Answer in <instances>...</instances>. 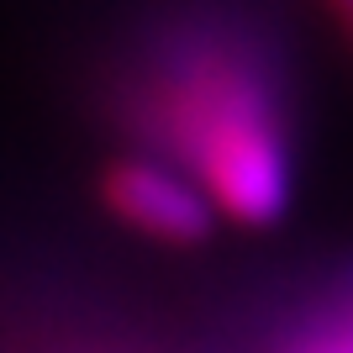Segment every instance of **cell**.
Segmentation results:
<instances>
[{"instance_id":"obj_1","label":"cell","mask_w":353,"mask_h":353,"mask_svg":"<svg viewBox=\"0 0 353 353\" xmlns=\"http://www.w3.org/2000/svg\"><path fill=\"white\" fill-rule=\"evenodd\" d=\"M148 121L216 216L274 227L290 206V117L269 43L243 21L169 27L148 74Z\"/></svg>"},{"instance_id":"obj_3","label":"cell","mask_w":353,"mask_h":353,"mask_svg":"<svg viewBox=\"0 0 353 353\" xmlns=\"http://www.w3.org/2000/svg\"><path fill=\"white\" fill-rule=\"evenodd\" d=\"M295 353H353V316L338 322V327H327V332H316L306 348H295Z\"/></svg>"},{"instance_id":"obj_2","label":"cell","mask_w":353,"mask_h":353,"mask_svg":"<svg viewBox=\"0 0 353 353\" xmlns=\"http://www.w3.org/2000/svg\"><path fill=\"white\" fill-rule=\"evenodd\" d=\"M101 201L117 221L153 243L201 248L216 232V206L185 169H169L159 159H117L101 174Z\"/></svg>"},{"instance_id":"obj_4","label":"cell","mask_w":353,"mask_h":353,"mask_svg":"<svg viewBox=\"0 0 353 353\" xmlns=\"http://www.w3.org/2000/svg\"><path fill=\"white\" fill-rule=\"evenodd\" d=\"M322 6L332 11V21H338V27H343V37L353 43V0H322Z\"/></svg>"}]
</instances>
